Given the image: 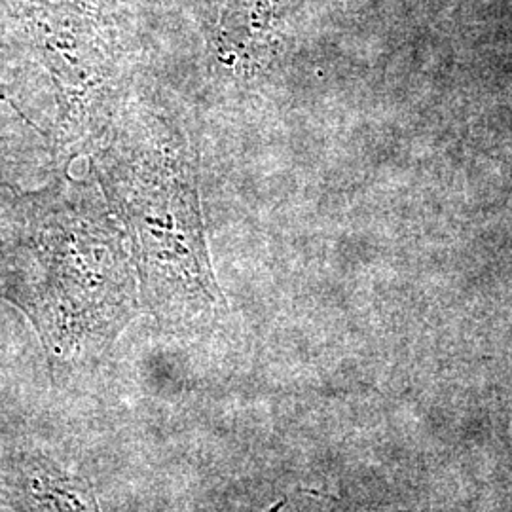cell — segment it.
I'll use <instances>...</instances> for the list:
<instances>
[{
    "mask_svg": "<svg viewBox=\"0 0 512 512\" xmlns=\"http://www.w3.org/2000/svg\"><path fill=\"white\" fill-rule=\"evenodd\" d=\"M109 194L128 224L147 310L165 329L200 332L226 313L205 243L194 162L183 145L110 152Z\"/></svg>",
    "mask_w": 512,
    "mask_h": 512,
    "instance_id": "obj_1",
    "label": "cell"
},
{
    "mask_svg": "<svg viewBox=\"0 0 512 512\" xmlns=\"http://www.w3.org/2000/svg\"><path fill=\"white\" fill-rule=\"evenodd\" d=\"M10 298L29 315L55 370L95 363L137 315L128 256L107 234L74 228L40 239L33 266L18 274Z\"/></svg>",
    "mask_w": 512,
    "mask_h": 512,
    "instance_id": "obj_2",
    "label": "cell"
},
{
    "mask_svg": "<svg viewBox=\"0 0 512 512\" xmlns=\"http://www.w3.org/2000/svg\"><path fill=\"white\" fill-rule=\"evenodd\" d=\"M6 495L18 512H103L92 484L50 459L16 467L6 478Z\"/></svg>",
    "mask_w": 512,
    "mask_h": 512,
    "instance_id": "obj_3",
    "label": "cell"
},
{
    "mask_svg": "<svg viewBox=\"0 0 512 512\" xmlns=\"http://www.w3.org/2000/svg\"><path fill=\"white\" fill-rule=\"evenodd\" d=\"M274 29L272 0H226L217 27L220 54L249 57L270 44Z\"/></svg>",
    "mask_w": 512,
    "mask_h": 512,
    "instance_id": "obj_4",
    "label": "cell"
}]
</instances>
